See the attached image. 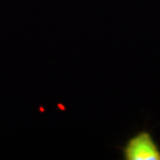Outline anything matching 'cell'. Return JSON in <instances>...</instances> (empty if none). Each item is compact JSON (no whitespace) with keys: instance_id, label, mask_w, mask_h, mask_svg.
<instances>
[{"instance_id":"6da1fadb","label":"cell","mask_w":160,"mask_h":160,"mask_svg":"<svg viewBox=\"0 0 160 160\" xmlns=\"http://www.w3.org/2000/svg\"><path fill=\"white\" fill-rule=\"evenodd\" d=\"M125 160H160V149L148 131L131 137L121 149Z\"/></svg>"}]
</instances>
